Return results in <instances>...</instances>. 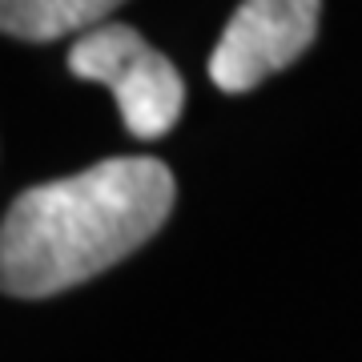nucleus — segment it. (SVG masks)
Instances as JSON below:
<instances>
[{
    "label": "nucleus",
    "instance_id": "nucleus-4",
    "mask_svg": "<svg viewBox=\"0 0 362 362\" xmlns=\"http://www.w3.org/2000/svg\"><path fill=\"white\" fill-rule=\"evenodd\" d=\"M125 0H0V33L28 45L89 37Z\"/></svg>",
    "mask_w": 362,
    "mask_h": 362
},
{
    "label": "nucleus",
    "instance_id": "nucleus-1",
    "mask_svg": "<svg viewBox=\"0 0 362 362\" xmlns=\"http://www.w3.org/2000/svg\"><path fill=\"white\" fill-rule=\"evenodd\" d=\"M177 185L157 157H113L33 185L0 221V290L52 298L141 250L173 209Z\"/></svg>",
    "mask_w": 362,
    "mask_h": 362
},
{
    "label": "nucleus",
    "instance_id": "nucleus-3",
    "mask_svg": "<svg viewBox=\"0 0 362 362\" xmlns=\"http://www.w3.org/2000/svg\"><path fill=\"white\" fill-rule=\"evenodd\" d=\"M322 0H242L209 52V81L221 93H250L294 65L318 37Z\"/></svg>",
    "mask_w": 362,
    "mask_h": 362
},
{
    "label": "nucleus",
    "instance_id": "nucleus-2",
    "mask_svg": "<svg viewBox=\"0 0 362 362\" xmlns=\"http://www.w3.org/2000/svg\"><path fill=\"white\" fill-rule=\"evenodd\" d=\"M69 69H73V77L105 85L113 93L121 121L133 137L157 141L177 125L181 105H185L181 73L137 28L117 25V21L93 28L89 37L73 40Z\"/></svg>",
    "mask_w": 362,
    "mask_h": 362
}]
</instances>
